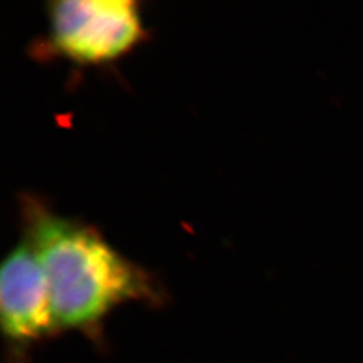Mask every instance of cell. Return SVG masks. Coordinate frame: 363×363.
Wrapping results in <instances>:
<instances>
[{
	"instance_id": "6da1fadb",
	"label": "cell",
	"mask_w": 363,
	"mask_h": 363,
	"mask_svg": "<svg viewBox=\"0 0 363 363\" xmlns=\"http://www.w3.org/2000/svg\"><path fill=\"white\" fill-rule=\"evenodd\" d=\"M27 240L46 274L58 331L97 333L118 306L159 301L150 277L89 226L30 206Z\"/></svg>"
},
{
	"instance_id": "7a4b0ae2",
	"label": "cell",
	"mask_w": 363,
	"mask_h": 363,
	"mask_svg": "<svg viewBox=\"0 0 363 363\" xmlns=\"http://www.w3.org/2000/svg\"><path fill=\"white\" fill-rule=\"evenodd\" d=\"M52 45L82 64L115 60L143 35L132 0H62L50 6Z\"/></svg>"
},
{
	"instance_id": "3957f363",
	"label": "cell",
	"mask_w": 363,
	"mask_h": 363,
	"mask_svg": "<svg viewBox=\"0 0 363 363\" xmlns=\"http://www.w3.org/2000/svg\"><path fill=\"white\" fill-rule=\"evenodd\" d=\"M0 320L13 345H31L58 333L48 279L28 240L1 265Z\"/></svg>"
}]
</instances>
